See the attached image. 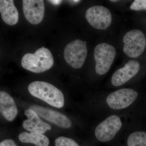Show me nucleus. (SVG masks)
Segmentation results:
<instances>
[{
	"mask_svg": "<svg viewBox=\"0 0 146 146\" xmlns=\"http://www.w3.org/2000/svg\"><path fill=\"white\" fill-rule=\"evenodd\" d=\"M30 94L37 98L56 108H62L65 104L63 93L59 89L48 82L35 81L29 85Z\"/></svg>",
	"mask_w": 146,
	"mask_h": 146,
	"instance_id": "1",
	"label": "nucleus"
},
{
	"mask_svg": "<svg viewBox=\"0 0 146 146\" xmlns=\"http://www.w3.org/2000/svg\"><path fill=\"white\" fill-rule=\"evenodd\" d=\"M54 64L53 57L50 51L42 47L34 54L27 53L21 61L22 67L32 72L40 73L50 69Z\"/></svg>",
	"mask_w": 146,
	"mask_h": 146,
	"instance_id": "2",
	"label": "nucleus"
},
{
	"mask_svg": "<svg viewBox=\"0 0 146 146\" xmlns=\"http://www.w3.org/2000/svg\"><path fill=\"white\" fill-rule=\"evenodd\" d=\"M115 47L107 43L97 45L94 51L96 61V72L99 75H103L109 71L116 56Z\"/></svg>",
	"mask_w": 146,
	"mask_h": 146,
	"instance_id": "3",
	"label": "nucleus"
},
{
	"mask_svg": "<svg viewBox=\"0 0 146 146\" xmlns=\"http://www.w3.org/2000/svg\"><path fill=\"white\" fill-rule=\"evenodd\" d=\"M123 50L126 55L135 58L141 56L146 46V38L143 33L134 29L127 32L123 39Z\"/></svg>",
	"mask_w": 146,
	"mask_h": 146,
	"instance_id": "4",
	"label": "nucleus"
},
{
	"mask_svg": "<svg viewBox=\"0 0 146 146\" xmlns=\"http://www.w3.org/2000/svg\"><path fill=\"white\" fill-rule=\"evenodd\" d=\"M87 54L86 42L76 39L65 47L64 57L68 65L74 69L81 68L86 60Z\"/></svg>",
	"mask_w": 146,
	"mask_h": 146,
	"instance_id": "5",
	"label": "nucleus"
},
{
	"mask_svg": "<svg viewBox=\"0 0 146 146\" xmlns=\"http://www.w3.org/2000/svg\"><path fill=\"white\" fill-rule=\"evenodd\" d=\"M85 17L89 25L97 29H106L112 23V16L110 11L102 5L89 7L86 10Z\"/></svg>",
	"mask_w": 146,
	"mask_h": 146,
	"instance_id": "6",
	"label": "nucleus"
},
{
	"mask_svg": "<svg viewBox=\"0 0 146 146\" xmlns=\"http://www.w3.org/2000/svg\"><path fill=\"white\" fill-rule=\"evenodd\" d=\"M122 126L121 121L118 115H111L97 126L95 130V136L101 142H108L114 138Z\"/></svg>",
	"mask_w": 146,
	"mask_h": 146,
	"instance_id": "7",
	"label": "nucleus"
},
{
	"mask_svg": "<svg viewBox=\"0 0 146 146\" xmlns=\"http://www.w3.org/2000/svg\"><path fill=\"white\" fill-rule=\"evenodd\" d=\"M138 96V92L133 89L129 88L119 89L108 96L106 102L111 109H124L132 104Z\"/></svg>",
	"mask_w": 146,
	"mask_h": 146,
	"instance_id": "8",
	"label": "nucleus"
},
{
	"mask_svg": "<svg viewBox=\"0 0 146 146\" xmlns=\"http://www.w3.org/2000/svg\"><path fill=\"white\" fill-rule=\"evenodd\" d=\"M23 10L25 17L32 25H38L43 20L45 7L43 0H23Z\"/></svg>",
	"mask_w": 146,
	"mask_h": 146,
	"instance_id": "9",
	"label": "nucleus"
},
{
	"mask_svg": "<svg viewBox=\"0 0 146 146\" xmlns=\"http://www.w3.org/2000/svg\"><path fill=\"white\" fill-rule=\"evenodd\" d=\"M30 109L34 110L45 120L59 127L68 129L72 126V122L67 116L56 110L36 105L31 106Z\"/></svg>",
	"mask_w": 146,
	"mask_h": 146,
	"instance_id": "10",
	"label": "nucleus"
},
{
	"mask_svg": "<svg viewBox=\"0 0 146 146\" xmlns=\"http://www.w3.org/2000/svg\"><path fill=\"white\" fill-rule=\"evenodd\" d=\"M140 63L137 60L128 61L123 68H120L112 75L111 83L113 86H121L135 76L139 72Z\"/></svg>",
	"mask_w": 146,
	"mask_h": 146,
	"instance_id": "11",
	"label": "nucleus"
},
{
	"mask_svg": "<svg viewBox=\"0 0 146 146\" xmlns=\"http://www.w3.org/2000/svg\"><path fill=\"white\" fill-rule=\"evenodd\" d=\"M25 114L28 119L23 122V127L25 130L30 132L43 134L47 131L51 129V125L42 121L39 115L33 110H26Z\"/></svg>",
	"mask_w": 146,
	"mask_h": 146,
	"instance_id": "12",
	"label": "nucleus"
},
{
	"mask_svg": "<svg viewBox=\"0 0 146 146\" xmlns=\"http://www.w3.org/2000/svg\"><path fill=\"white\" fill-rule=\"evenodd\" d=\"M0 112L6 119L12 121L18 114V110L15 101L8 93L0 92Z\"/></svg>",
	"mask_w": 146,
	"mask_h": 146,
	"instance_id": "13",
	"label": "nucleus"
},
{
	"mask_svg": "<svg viewBox=\"0 0 146 146\" xmlns=\"http://www.w3.org/2000/svg\"><path fill=\"white\" fill-rule=\"evenodd\" d=\"M0 12L3 21L10 26L18 23L19 13L13 0H1Z\"/></svg>",
	"mask_w": 146,
	"mask_h": 146,
	"instance_id": "14",
	"label": "nucleus"
},
{
	"mask_svg": "<svg viewBox=\"0 0 146 146\" xmlns=\"http://www.w3.org/2000/svg\"><path fill=\"white\" fill-rule=\"evenodd\" d=\"M18 138L22 143L33 144L36 146H48L50 143L47 136L33 132H22L18 136Z\"/></svg>",
	"mask_w": 146,
	"mask_h": 146,
	"instance_id": "15",
	"label": "nucleus"
},
{
	"mask_svg": "<svg viewBox=\"0 0 146 146\" xmlns=\"http://www.w3.org/2000/svg\"><path fill=\"white\" fill-rule=\"evenodd\" d=\"M127 146H146V132L137 131L131 133L128 138Z\"/></svg>",
	"mask_w": 146,
	"mask_h": 146,
	"instance_id": "16",
	"label": "nucleus"
},
{
	"mask_svg": "<svg viewBox=\"0 0 146 146\" xmlns=\"http://www.w3.org/2000/svg\"><path fill=\"white\" fill-rule=\"evenodd\" d=\"M55 146H80L78 144L70 138L60 136L55 140Z\"/></svg>",
	"mask_w": 146,
	"mask_h": 146,
	"instance_id": "17",
	"label": "nucleus"
},
{
	"mask_svg": "<svg viewBox=\"0 0 146 146\" xmlns=\"http://www.w3.org/2000/svg\"><path fill=\"white\" fill-rule=\"evenodd\" d=\"M130 8L132 10H146V0L134 1L131 5Z\"/></svg>",
	"mask_w": 146,
	"mask_h": 146,
	"instance_id": "18",
	"label": "nucleus"
},
{
	"mask_svg": "<svg viewBox=\"0 0 146 146\" xmlns=\"http://www.w3.org/2000/svg\"><path fill=\"white\" fill-rule=\"evenodd\" d=\"M0 146H18L15 142L11 139H7L4 140L0 143Z\"/></svg>",
	"mask_w": 146,
	"mask_h": 146,
	"instance_id": "19",
	"label": "nucleus"
},
{
	"mask_svg": "<svg viewBox=\"0 0 146 146\" xmlns=\"http://www.w3.org/2000/svg\"><path fill=\"white\" fill-rule=\"evenodd\" d=\"M52 3L53 5H58L60 4V3L62 2V1H48Z\"/></svg>",
	"mask_w": 146,
	"mask_h": 146,
	"instance_id": "20",
	"label": "nucleus"
},
{
	"mask_svg": "<svg viewBox=\"0 0 146 146\" xmlns=\"http://www.w3.org/2000/svg\"><path fill=\"white\" fill-rule=\"evenodd\" d=\"M110 1L112 2H116L117 1Z\"/></svg>",
	"mask_w": 146,
	"mask_h": 146,
	"instance_id": "21",
	"label": "nucleus"
}]
</instances>
